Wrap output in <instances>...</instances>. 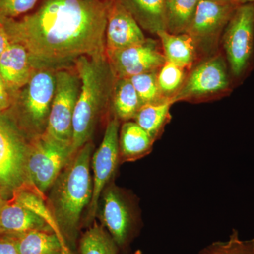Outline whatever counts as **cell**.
<instances>
[{
    "label": "cell",
    "instance_id": "1",
    "mask_svg": "<svg viewBox=\"0 0 254 254\" xmlns=\"http://www.w3.org/2000/svg\"><path fill=\"white\" fill-rule=\"evenodd\" d=\"M109 0H41L33 12L0 19L10 41L25 47L35 68L74 67L82 56L106 57Z\"/></svg>",
    "mask_w": 254,
    "mask_h": 254
},
{
    "label": "cell",
    "instance_id": "2",
    "mask_svg": "<svg viewBox=\"0 0 254 254\" xmlns=\"http://www.w3.org/2000/svg\"><path fill=\"white\" fill-rule=\"evenodd\" d=\"M93 148L91 141L80 148L51 187L50 210L65 240L73 245L83 209L89 205L93 195L91 164Z\"/></svg>",
    "mask_w": 254,
    "mask_h": 254
},
{
    "label": "cell",
    "instance_id": "3",
    "mask_svg": "<svg viewBox=\"0 0 254 254\" xmlns=\"http://www.w3.org/2000/svg\"><path fill=\"white\" fill-rule=\"evenodd\" d=\"M75 68L81 86L73 118L72 148L76 153L91 141L95 127L108 110L116 76L107 57L91 58L82 56Z\"/></svg>",
    "mask_w": 254,
    "mask_h": 254
},
{
    "label": "cell",
    "instance_id": "4",
    "mask_svg": "<svg viewBox=\"0 0 254 254\" xmlns=\"http://www.w3.org/2000/svg\"><path fill=\"white\" fill-rule=\"evenodd\" d=\"M56 70L37 68L29 81L13 98L10 108L14 110L13 119L31 141L44 134L55 90Z\"/></svg>",
    "mask_w": 254,
    "mask_h": 254
},
{
    "label": "cell",
    "instance_id": "5",
    "mask_svg": "<svg viewBox=\"0 0 254 254\" xmlns=\"http://www.w3.org/2000/svg\"><path fill=\"white\" fill-rule=\"evenodd\" d=\"M30 140L7 114L0 113V195L11 199L23 188L37 191L28 177Z\"/></svg>",
    "mask_w": 254,
    "mask_h": 254
},
{
    "label": "cell",
    "instance_id": "6",
    "mask_svg": "<svg viewBox=\"0 0 254 254\" xmlns=\"http://www.w3.org/2000/svg\"><path fill=\"white\" fill-rule=\"evenodd\" d=\"M232 77L241 79L252 67L254 57V4L240 5L222 36Z\"/></svg>",
    "mask_w": 254,
    "mask_h": 254
},
{
    "label": "cell",
    "instance_id": "7",
    "mask_svg": "<svg viewBox=\"0 0 254 254\" xmlns=\"http://www.w3.org/2000/svg\"><path fill=\"white\" fill-rule=\"evenodd\" d=\"M81 78L74 67L55 73V90L45 134L72 146L73 118L80 91Z\"/></svg>",
    "mask_w": 254,
    "mask_h": 254
},
{
    "label": "cell",
    "instance_id": "8",
    "mask_svg": "<svg viewBox=\"0 0 254 254\" xmlns=\"http://www.w3.org/2000/svg\"><path fill=\"white\" fill-rule=\"evenodd\" d=\"M74 154L71 145L63 144L45 133L30 141L28 175L40 194L45 197Z\"/></svg>",
    "mask_w": 254,
    "mask_h": 254
},
{
    "label": "cell",
    "instance_id": "9",
    "mask_svg": "<svg viewBox=\"0 0 254 254\" xmlns=\"http://www.w3.org/2000/svg\"><path fill=\"white\" fill-rule=\"evenodd\" d=\"M98 211L102 225L119 250H125L136 232L137 216L129 198L113 181L107 185L100 195Z\"/></svg>",
    "mask_w": 254,
    "mask_h": 254
},
{
    "label": "cell",
    "instance_id": "10",
    "mask_svg": "<svg viewBox=\"0 0 254 254\" xmlns=\"http://www.w3.org/2000/svg\"><path fill=\"white\" fill-rule=\"evenodd\" d=\"M231 74L226 60L220 54L198 64L173 98V103L209 98L231 90Z\"/></svg>",
    "mask_w": 254,
    "mask_h": 254
},
{
    "label": "cell",
    "instance_id": "11",
    "mask_svg": "<svg viewBox=\"0 0 254 254\" xmlns=\"http://www.w3.org/2000/svg\"><path fill=\"white\" fill-rule=\"evenodd\" d=\"M237 6L231 1L200 0L186 33L191 37L197 50L210 53L217 48Z\"/></svg>",
    "mask_w": 254,
    "mask_h": 254
},
{
    "label": "cell",
    "instance_id": "12",
    "mask_svg": "<svg viewBox=\"0 0 254 254\" xmlns=\"http://www.w3.org/2000/svg\"><path fill=\"white\" fill-rule=\"evenodd\" d=\"M120 122L115 117L108 120L103 141L91 159L93 171V195L89 204L88 220L92 221L96 215L100 195L107 185L112 182L120 163L119 133Z\"/></svg>",
    "mask_w": 254,
    "mask_h": 254
},
{
    "label": "cell",
    "instance_id": "13",
    "mask_svg": "<svg viewBox=\"0 0 254 254\" xmlns=\"http://www.w3.org/2000/svg\"><path fill=\"white\" fill-rule=\"evenodd\" d=\"M158 42L150 38L128 48L106 55L116 78H128L157 71L166 63Z\"/></svg>",
    "mask_w": 254,
    "mask_h": 254
},
{
    "label": "cell",
    "instance_id": "14",
    "mask_svg": "<svg viewBox=\"0 0 254 254\" xmlns=\"http://www.w3.org/2000/svg\"><path fill=\"white\" fill-rule=\"evenodd\" d=\"M146 39L143 29L131 13L118 0H109L105 30V53L142 43Z\"/></svg>",
    "mask_w": 254,
    "mask_h": 254
},
{
    "label": "cell",
    "instance_id": "15",
    "mask_svg": "<svg viewBox=\"0 0 254 254\" xmlns=\"http://www.w3.org/2000/svg\"><path fill=\"white\" fill-rule=\"evenodd\" d=\"M36 69L27 50L19 43L11 42L0 57V76L13 98Z\"/></svg>",
    "mask_w": 254,
    "mask_h": 254
},
{
    "label": "cell",
    "instance_id": "16",
    "mask_svg": "<svg viewBox=\"0 0 254 254\" xmlns=\"http://www.w3.org/2000/svg\"><path fill=\"white\" fill-rule=\"evenodd\" d=\"M34 230L53 231L45 220L13 198L4 200L0 211V234L16 235Z\"/></svg>",
    "mask_w": 254,
    "mask_h": 254
},
{
    "label": "cell",
    "instance_id": "17",
    "mask_svg": "<svg viewBox=\"0 0 254 254\" xmlns=\"http://www.w3.org/2000/svg\"><path fill=\"white\" fill-rule=\"evenodd\" d=\"M153 143L148 133L134 121L125 122L119 133L120 163L143 158L151 152Z\"/></svg>",
    "mask_w": 254,
    "mask_h": 254
},
{
    "label": "cell",
    "instance_id": "18",
    "mask_svg": "<svg viewBox=\"0 0 254 254\" xmlns=\"http://www.w3.org/2000/svg\"><path fill=\"white\" fill-rule=\"evenodd\" d=\"M134 17L142 29L156 35L166 31L165 0H118Z\"/></svg>",
    "mask_w": 254,
    "mask_h": 254
},
{
    "label": "cell",
    "instance_id": "19",
    "mask_svg": "<svg viewBox=\"0 0 254 254\" xmlns=\"http://www.w3.org/2000/svg\"><path fill=\"white\" fill-rule=\"evenodd\" d=\"M157 36L160 38L166 61L184 68L191 66L197 53L191 37L187 33L175 35L167 31H159Z\"/></svg>",
    "mask_w": 254,
    "mask_h": 254
},
{
    "label": "cell",
    "instance_id": "20",
    "mask_svg": "<svg viewBox=\"0 0 254 254\" xmlns=\"http://www.w3.org/2000/svg\"><path fill=\"white\" fill-rule=\"evenodd\" d=\"M141 106V100L131 81L116 78L111 98L112 116L123 123L131 121Z\"/></svg>",
    "mask_w": 254,
    "mask_h": 254
},
{
    "label": "cell",
    "instance_id": "21",
    "mask_svg": "<svg viewBox=\"0 0 254 254\" xmlns=\"http://www.w3.org/2000/svg\"><path fill=\"white\" fill-rule=\"evenodd\" d=\"M13 236L21 254H62L68 247L52 230H34Z\"/></svg>",
    "mask_w": 254,
    "mask_h": 254
},
{
    "label": "cell",
    "instance_id": "22",
    "mask_svg": "<svg viewBox=\"0 0 254 254\" xmlns=\"http://www.w3.org/2000/svg\"><path fill=\"white\" fill-rule=\"evenodd\" d=\"M173 104V100H166L142 105L133 121L146 131L155 142L161 136L164 128L171 120L170 108Z\"/></svg>",
    "mask_w": 254,
    "mask_h": 254
},
{
    "label": "cell",
    "instance_id": "23",
    "mask_svg": "<svg viewBox=\"0 0 254 254\" xmlns=\"http://www.w3.org/2000/svg\"><path fill=\"white\" fill-rule=\"evenodd\" d=\"M200 0H165L166 31L172 34L186 33Z\"/></svg>",
    "mask_w": 254,
    "mask_h": 254
},
{
    "label": "cell",
    "instance_id": "24",
    "mask_svg": "<svg viewBox=\"0 0 254 254\" xmlns=\"http://www.w3.org/2000/svg\"><path fill=\"white\" fill-rule=\"evenodd\" d=\"M11 198L45 220L50 228L58 235L64 245H68L63 233L60 231L58 222L55 220L49 205L45 203L44 197L31 189L23 188L15 192Z\"/></svg>",
    "mask_w": 254,
    "mask_h": 254
},
{
    "label": "cell",
    "instance_id": "25",
    "mask_svg": "<svg viewBox=\"0 0 254 254\" xmlns=\"http://www.w3.org/2000/svg\"><path fill=\"white\" fill-rule=\"evenodd\" d=\"M79 250L80 254H118L120 250L105 227L94 222L80 240Z\"/></svg>",
    "mask_w": 254,
    "mask_h": 254
},
{
    "label": "cell",
    "instance_id": "26",
    "mask_svg": "<svg viewBox=\"0 0 254 254\" xmlns=\"http://www.w3.org/2000/svg\"><path fill=\"white\" fill-rule=\"evenodd\" d=\"M185 69L168 61L159 69L158 86L163 98L173 100L186 78Z\"/></svg>",
    "mask_w": 254,
    "mask_h": 254
},
{
    "label": "cell",
    "instance_id": "27",
    "mask_svg": "<svg viewBox=\"0 0 254 254\" xmlns=\"http://www.w3.org/2000/svg\"><path fill=\"white\" fill-rule=\"evenodd\" d=\"M157 71H150L128 78L134 87L142 105L158 103L166 100L159 88Z\"/></svg>",
    "mask_w": 254,
    "mask_h": 254
},
{
    "label": "cell",
    "instance_id": "28",
    "mask_svg": "<svg viewBox=\"0 0 254 254\" xmlns=\"http://www.w3.org/2000/svg\"><path fill=\"white\" fill-rule=\"evenodd\" d=\"M198 254H254V237L242 240L238 230L233 229L228 240L214 242L202 249Z\"/></svg>",
    "mask_w": 254,
    "mask_h": 254
},
{
    "label": "cell",
    "instance_id": "29",
    "mask_svg": "<svg viewBox=\"0 0 254 254\" xmlns=\"http://www.w3.org/2000/svg\"><path fill=\"white\" fill-rule=\"evenodd\" d=\"M40 0H0V19H16L28 14Z\"/></svg>",
    "mask_w": 254,
    "mask_h": 254
},
{
    "label": "cell",
    "instance_id": "30",
    "mask_svg": "<svg viewBox=\"0 0 254 254\" xmlns=\"http://www.w3.org/2000/svg\"><path fill=\"white\" fill-rule=\"evenodd\" d=\"M0 254H21L13 235L0 234Z\"/></svg>",
    "mask_w": 254,
    "mask_h": 254
},
{
    "label": "cell",
    "instance_id": "31",
    "mask_svg": "<svg viewBox=\"0 0 254 254\" xmlns=\"http://www.w3.org/2000/svg\"><path fill=\"white\" fill-rule=\"evenodd\" d=\"M12 100V95L0 76V113H4L9 109Z\"/></svg>",
    "mask_w": 254,
    "mask_h": 254
},
{
    "label": "cell",
    "instance_id": "32",
    "mask_svg": "<svg viewBox=\"0 0 254 254\" xmlns=\"http://www.w3.org/2000/svg\"><path fill=\"white\" fill-rule=\"evenodd\" d=\"M11 43L9 35L4 26L0 22V57L4 53L5 50Z\"/></svg>",
    "mask_w": 254,
    "mask_h": 254
},
{
    "label": "cell",
    "instance_id": "33",
    "mask_svg": "<svg viewBox=\"0 0 254 254\" xmlns=\"http://www.w3.org/2000/svg\"><path fill=\"white\" fill-rule=\"evenodd\" d=\"M231 1L237 6L242 4H254V0H231Z\"/></svg>",
    "mask_w": 254,
    "mask_h": 254
},
{
    "label": "cell",
    "instance_id": "34",
    "mask_svg": "<svg viewBox=\"0 0 254 254\" xmlns=\"http://www.w3.org/2000/svg\"><path fill=\"white\" fill-rule=\"evenodd\" d=\"M62 254H73L72 251H71L70 247H68L67 248L63 250V253Z\"/></svg>",
    "mask_w": 254,
    "mask_h": 254
},
{
    "label": "cell",
    "instance_id": "35",
    "mask_svg": "<svg viewBox=\"0 0 254 254\" xmlns=\"http://www.w3.org/2000/svg\"><path fill=\"white\" fill-rule=\"evenodd\" d=\"M4 199L1 198V195H0V211H1V207H2L3 203H4Z\"/></svg>",
    "mask_w": 254,
    "mask_h": 254
},
{
    "label": "cell",
    "instance_id": "36",
    "mask_svg": "<svg viewBox=\"0 0 254 254\" xmlns=\"http://www.w3.org/2000/svg\"><path fill=\"white\" fill-rule=\"evenodd\" d=\"M132 254H142V252L141 250H137L136 252H135L134 253Z\"/></svg>",
    "mask_w": 254,
    "mask_h": 254
},
{
    "label": "cell",
    "instance_id": "37",
    "mask_svg": "<svg viewBox=\"0 0 254 254\" xmlns=\"http://www.w3.org/2000/svg\"><path fill=\"white\" fill-rule=\"evenodd\" d=\"M215 1H231V0H215Z\"/></svg>",
    "mask_w": 254,
    "mask_h": 254
}]
</instances>
